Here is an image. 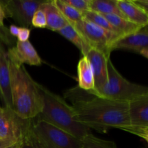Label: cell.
Here are the masks:
<instances>
[{
	"instance_id": "cell-1",
	"label": "cell",
	"mask_w": 148,
	"mask_h": 148,
	"mask_svg": "<svg viewBox=\"0 0 148 148\" xmlns=\"http://www.w3.org/2000/svg\"><path fill=\"white\" fill-rule=\"evenodd\" d=\"M64 98L72 103L75 119L90 130L106 134L112 129L124 131L130 126L129 102L100 98L77 86L66 90Z\"/></svg>"
},
{
	"instance_id": "cell-2",
	"label": "cell",
	"mask_w": 148,
	"mask_h": 148,
	"mask_svg": "<svg viewBox=\"0 0 148 148\" xmlns=\"http://www.w3.org/2000/svg\"><path fill=\"white\" fill-rule=\"evenodd\" d=\"M9 66L12 110L22 119H33L43 107L38 83L32 78L24 65L9 60Z\"/></svg>"
},
{
	"instance_id": "cell-3",
	"label": "cell",
	"mask_w": 148,
	"mask_h": 148,
	"mask_svg": "<svg viewBox=\"0 0 148 148\" xmlns=\"http://www.w3.org/2000/svg\"><path fill=\"white\" fill-rule=\"evenodd\" d=\"M38 88L43 101L42 111L35 119L47 122L82 141L90 130L75 119V113L72 106L64 98L51 92L38 83Z\"/></svg>"
},
{
	"instance_id": "cell-4",
	"label": "cell",
	"mask_w": 148,
	"mask_h": 148,
	"mask_svg": "<svg viewBox=\"0 0 148 148\" xmlns=\"http://www.w3.org/2000/svg\"><path fill=\"white\" fill-rule=\"evenodd\" d=\"M25 138L36 148H82V141L43 121L35 119Z\"/></svg>"
},
{
	"instance_id": "cell-5",
	"label": "cell",
	"mask_w": 148,
	"mask_h": 148,
	"mask_svg": "<svg viewBox=\"0 0 148 148\" xmlns=\"http://www.w3.org/2000/svg\"><path fill=\"white\" fill-rule=\"evenodd\" d=\"M88 92L100 98L130 102L140 97L148 95V88L127 80L118 72L109 59L108 61L107 83L100 89Z\"/></svg>"
},
{
	"instance_id": "cell-6",
	"label": "cell",
	"mask_w": 148,
	"mask_h": 148,
	"mask_svg": "<svg viewBox=\"0 0 148 148\" xmlns=\"http://www.w3.org/2000/svg\"><path fill=\"white\" fill-rule=\"evenodd\" d=\"M32 119H24L12 109L0 106V140L8 147L23 140Z\"/></svg>"
},
{
	"instance_id": "cell-7",
	"label": "cell",
	"mask_w": 148,
	"mask_h": 148,
	"mask_svg": "<svg viewBox=\"0 0 148 148\" xmlns=\"http://www.w3.org/2000/svg\"><path fill=\"white\" fill-rule=\"evenodd\" d=\"M73 27L80 33L90 48L102 52L108 57L113 51L114 43L122 38L84 20Z\"/></svg>"
},
{
	"instance_id": "cell-8",
	"label": "cell",
	"mask_w": 148,
	"mask_h": 148,
	"mask_svg": "<svg viewBox=\"0 0 148 148\" xmlns=\"http://www.w3.org/2000/svg\"><path fill=\"white\" fill-rule=\"evenodd\" d=\"M1 1L6 17L12 19L22 27L31 26L34 13L40 9L44 1L37 0H2Z\"/></svg>"
},
{
	"instance_id": "cell-9",
	"label": "cell",
	"mask_w": 148,
	"mask_h": 148,
	"mask_svg": "<svg viewBox=\"0 0 148 148\" xmlns=\"http://www.w3.org/2000/svg\"><path fill=\"white\" fill-rule=\"evenodd\" d=\"M117 49L130 51L145 58H148V29L147 25L142 27L136 33L119 39L114 44L113 51Z\"/></svg>"
},
{
	"instance_id": "cell-10",
	"label": "cell",
	"mask_w": 148,
	"mask_h": 148,
	"mask_svg": "<svg viewBox=\"0 0 148 148\" xmlns=\"http://www.w3.org/2000/svg\"><path fill=\"white\" fill-rule=\"evenodd\" d=\"M7 52L9 60L17 64H26L30 66H40L42 64L41 58L29 40L17 41Z\"/></svg>"
},
{
	"instance_id": "cell-11",
	"label": "cell",
	"mask_w": 148,
	"mask_h": 148,
	"mask_svg": "<svg viewBox=\"0 0 148 148\" xmlns=\"http://www.w3.org/2000/svg\"><path fill=\"white\" fill-rule=\"evenodd\" d=\"M85 56L89 60L93 71L95 89L103 88L108 82V61L110 57L99 51L90 48Z\"/></svg>"
},
{
	"instance_id": "cell-12",
	"label": "cell",
	"mask_w": 148,
	"mask_h": 148,
	"mask_svg": "<svg viewBox=\"0 0 148 148\" xmlns=\"http://www.w3.org/2000/svg\"><path fill=\"white\" fill-rule=\"evenodd\" d=\"M0 98L4 106L12 109L10 90V73L7 52L0 42Z\"/></svg>"
},
{
	"instance_id": "cell-13",
	"label": "cell",
	"mask_w": 148,
	"mask_h": 148,
	"mask_svg": "<svg viewBox=\"0 0 148 148\" xmlns=\"http://www.w3.org/2000/svg\"><path fill=\"white\" fill-rule=\"evenodd\" d=\"M129 118L132 127L148 129V95L129 102Z\"/></svg>"
},
{
	"instance_id": "cell-14",
	"label": "cell",
	"mask_w": 148,
	"mask_h": 148,
	"mask_svg": "<svg viewBox=\"0 0 148 148\" xmlns=\"http://www.w3.org/2000/svg\"><path fill=\"white\" fill-rule=\"evenodd\" d=\"M119 8L129 21L145 27L148 24V13L137 7L132 0H116Z\"/></svg>"
},
{
	"instance_id": "cell-15",
	"label": "cell",
	"mask_w": 148,
	"mask_h": 148,
	"mask_svg": "<svg viewBox=\"0 0 148 148\" xmlns=\"http://www.w3.org/2000/svg\"><path fill=\"white\" fill-rule=\"evenodd\" d=\"M45 13L46 18V28L58 32L68 25L69 23L56 8L53 1H44L40 7Z\"/></svg>"
},
{
	"instance_id": "cell-16",
	"label": "cell",
	"mask_w": 148,
	"mask_h": 148,
	"mask_svg": "<svg viewBox=\"0 0 148 148\" xmlns=\"http://www.w3.org/2000/svg\"><path fill=\"white\" fill-rule=\"evenodd\" d=\"M77 87L83 90L89 91L95 89V79L90 63L83 56L77 64Z\"/></svg>"
},
{
	"instance_id": "cell-17",
	"label": "cell",
	"mask_w": 148,
	"mask_h": 148,
	"mask_svg": "<svg viewBox=\"0 0 148 148\" xmlns=\"http://www.w3.org/2000/svg\"><path fill=\"white\" fill-rule=\"evenodd\" d=\"M103 16L122 37L136 33L143 27L119 16L114 14H105Z\"/></svg>"
},
{
	"instance_id": "cell-18",
	"label": "cell",
	"mask_w": 148,
	"mask_h": 148,
	"mask_svg": "<svg viewBox=\"0 0 148 148\" xmlns=\"http://www.w3.org/2000/svg\"><path fill=\"white\" fill-rule=\"evenodd\" d=\"M90 9L103 15L114 14L125 18L117 5L116 0H90Z\"/></svg>"
},
{
	"instance_id": "cell-19",
	"label": "cell",
	"mask_w": 148,
	"mask_h": 148,
	"mask_svg": "<svg viewBox=\"0 0 148 148\" xmlns=\"http://www.w3.org/2000/svg\"><path fill=\"white\" fill-rule=\"evenodd\" d=\"M57 33H59L63 37L69 40L71 43H73L80 51L82 56H85L88 50L90 49L88 43L84 40L82 36H81L80 33L71 25H68L66 27L59 30Z\"/></svg>"
},
{
	"instance_id": "cell-20",
	"label": "cell",
	"mask_w": 148,
	"mask_h": 148,
	"mask_svg": "<svg viewBox=\"0 0 148 148\" xmlns=\"http://www.w3.org/2000/svg\"><path fill=\"white\" fill-rule=\"evenodd\" d=\"M53 2L71 25H75L83 20L82 14L79 12L66 4L63 0H53Z\"/></svg>"
},
{
	"instance_id": "cell-21",
	"label": "cell",
	"mask_w": 148,
	"mask_h": 148,
	"mask_svg": "<svg viewBox=\"0 0 148 148\" xmlns=\"http://www.w3.org/2000/svg\"><path fill=\"white\" fill-rule=\"evenodd\" d=\"M82 19L85 20V21L92 23V24L98 26V27H102L104 30H106L108 31L111 32V33H116V34L122 37L121 35H119L117 33L116 29L110 24L109 22L102 14H99L98 12H95L94 11H92V10H88V11L82 13Z\"/></svg>"
},
{
	"instance_id": "cell-22",
	"label": "cell",
	"mask_w": 148,
	"mask_h": 148,
	"mask_svg": "<svg viewBox=\"0 0 148 148\" xmlns=\"http://www.w3.org/2000/svg\"><path fill=\"white\" fill-rule=\"evenodd\" d=\"M82 144V148H117L114 142L98 138L92 133L88 134L83 139Z\"/></svg>"
},
{
	"instance_id": "cell-23",
	"label": "cell",
	"mask_w": 148,
	"mask_h": 148,
	"mask_svg": "<svg viewBox=\"0 0 148 148\" xmlns=\"http://www.w3.org/2000/svg\"><path fill=\"white\" fill-rule=\"evenodd\" d=\"M66 4H69L74 9L82 14L85 12L90 10V0H63Z\"/></svg>"
},
{
	"instance_id": "cell-24",
	"label": "cell",
	"mask_w": 148,
	"mask_h": 148,
	"mask_svg": "<svg viewBox=\"0 0 148 148\" xmlns=\"http://www.w3.org/2000/svg\"><path fill=\"white\" fill-rule=\"evenodd\" d=\"M31 25L38 28H46V18L45 13L40 9H38L33 16Z\"/></svg>"
},
{
	"instance_id": "cell-25",
	"label": "cell",
	"mask_w": 148,
	"mask_h": 148,
	"mask_svg": "<svg viewBox=\"0 0 148 148\" xmlns=\"http://www.w3.org/2000/svg\"><path fill=\"white\" fill-rule=\"evenodd\" d=\"M0 42L10 48L14 46V38L10 36L9 28L7 27H0Z\"/></svg>"
},
{
	"instance_id": "cell-26",
	"label": "cell",
	"mask_w": 148,
	"mask_h": 148,
	"mask_svg": "<svg viewBox=\"0 0 148 148\" xmlns=\"http://www.w3.org/2000/svg\"><path fill=\"white\" fill-rule=\"evenodd\" d=\"M30 35V28L27 27H20V31H19L18 35L17 36V41L20 42H25L27 41Z\"/></svg>"
},
{
	"instance_id": "cell-27",
	"label": "cell",
	"mask_w": 148,
	"mask_h": 148,
	"mask_svg": "<svg viewBox=\"0 0 148 148\" xmlns=\"http://www.w3.org/2000/svg\"><path fill=\"white\" fill-rule=\"evenodd\" d=\"M133 2L142 9L143 10L145 11L148 13V1L147 0H132Z\"/></svg>"
},
{
	"instance_id": "cell-28",
	"label": "cell",
	"mask_w": 148,
	"mask_h": 148,
	"mask_svg": "<svg viewBox=\"0 0 148 148\" xmlns=\"http://www.w3.org/2000/svg\"><path fill=\"white\" fill-rule=\"evenodd\" d=\"M20 27L15 25H12L9 27V32H10V36H12L13 38H17V35H18L19 31H20Z\"/></svg>"
},
{
	"instance_id": "cell-29",
	"label": "cell",
	"mask_w": 148,
	"mask_h": 148,
	"mask_svg": "<svg viewBox=\"0 0 148 148\" xmlns=\"http://www.w3.org/2000/svg\"><path fill=\"white\" fill-rule=\"evenodd\" d=\"M6 17H6V14H5V12H4V8H3L2 4H1V1H0V27H6L4 24V19H5Z\"/></svg>"
},
{
	"instance_id": "cell-30",
	"label": "cell",
	"mask_w": 148,
	"mask_h": 148,
	"mask_svg": "<svg viewBox=\"0 0 148 148\" xmlns=\"http://www.w3.org/2000/svg\"><path fill=\"white\" fill-rule=\"evenodd\" d=\"M20 148H36V147H35L33 145H32L28 140H26L25 138H24L23 141H22Z\"/></svg>"
},
{
	"instance_id": "cell-31",
	"label": "cell",
	"mask_w": 148,
	"mask_h": 148,
	"mask_svg": "<svg viewBox=\"0 0 148 148\" xmlns=\"http://www.w3.org/2000/svg\"><path fill=\"white\" fill-rule=\"evenodd\" d=\"M8 147H8L7 145L4 144L3 142H1V140H0V148H8Z\"/></svg>"
},
{
	"instance_id": "cell-32",
	"label": "cell",
	"mask_w": 148,
	"mask_h": 148,
	"mask_svg": "<svg viewBox=\"0 0 148 148\" xmlns=\"http://www.w3.org/2000/svg\"><path fill=\"white\" fill-rule=\"evenodd\" d=\"M21 143H22V142H20V143H17V144L14 145H13V146H11V147H10L8 148H20V145H21Z\"/></svg>"
}]
</instances>
